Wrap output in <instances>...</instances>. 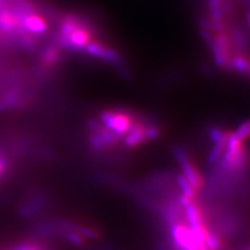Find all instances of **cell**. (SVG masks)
<instances>
[{
    "mask_svg": "<svg viewBox=\"0 0 250 250\" xmlns=\"http://www.w3.org/2000/svg\"><path fill=\"white\" fill-rule=\"evenodd\" d=\"M93 40V36L91 30L83 25V23L81 22L80 25H77L69 36L66 38V40L62 42L68 48L74 50H83Z\"/></svg>",
    "mask_w": 250,
    "mask_h": 250,
    "instance_id": "cell-1",
    "label": "cell"
},
{
    "mask_svg": "<svg viewBox=\"0 0 250 250\" xmlns=\"http://www.w3.org/2000/svg\"><path fill=\"white\" fill-rule=\"evenodd\" d=\"M21 18V26L26 33L33 35H43L48 29V24L42 16L36 13L23 15Z\"/></svg>",
    "mask_w": 250,
    "mask_h": 250,
    "instance_id": "cell-2",
    "label": "cell"
},
{
    "mask_svg": "<svg viewBox=\"0 0 250 250\" xmlns=\"http://www.w3.org/2000/svg\"><path fill=\"white\" fill-rule=\"evenodd\" d=\"M20 27H22L20 16L6 9L0 10V29L10 33Z\"/></svg>",
    "mask_w": 250,
    "mask_h": 250,
    "instance_id": "cell-3",
    "label": "cell"
},
{
    "mask_svg": "<svg viewBox=\"0 0 250 250\" xmlns=\"http://www.w3.org/2000/svg\"><path fill=\"white\" fill-rule=\"evenodd\" d=\"M66 239H67L69 243H71L72 245L77 246V247L83 246V243H84V238L82 237L81 234L78 233L77 231H75L74 229L68 230L66 232Z\"/></svg>",
    "mask_w": 250,
    "mask_h": 250,
    "instance_id": "cell-4",
    "label": "cell"
},
{
    "mask_svg": "<svg viewBox=\"0 0 250 250\" xmlns=\"http://www.w3.org/2000/svg\"><path fill=\"white\" fill-rule=\"evenodd\" d=\"M59 59V51L56 48H48L44 53V62L48 66L54 64Z\"/></svg>",
    "mask_w": 250,
    "mask_h": 250,
    "instance_id": "cell-5",
    "label": "cell"
},
{
    "mask_svg": "<svg viewBox=\"0 0 250 250\" xmlns=\"http://www.w3.org/2000/svg\"><path fill=\"white\" fill-rule=\"evenodd\" d=\"M29 245L30 244H21V245H19V246H17L16 248H14L13 250H27L28 249V247H29Z\"/></svg>",
    "mask_w": 250,
    "mask_h": 250,
    "instance_id": "cell-6",
    "label": "cell"
},
{
    "mask_svg": "<svg viewBox=\"0 0 250 250\" xmlns=\"http://www.w3.org/2000/svg\"><path fill=\"white\" fill-rule=\"evenodd\" d=\"M27 250H41V249H40V248H38L37 246H34V245H31V244H30Z\"/></svg>",
    "mask_w": 250,
    "mask_h": 250,
    "instance_id": "cell-7",
    "label": "cell"
},
{
    "mask_svg": "<svg viewBox=\"0 0 250 250\" xmlns=\"http://www.w3.org/2000/svg\"><path fill=\"white\" fill-rule=\"evenodd\" d=\"M2 171H3V163L1 160H0V174L2 173Z\"/></svg>",
    "mask_w": 250,
    "mask_h": 250,
    "instance_id": "cell-8",
    "label": "cell"
},
{
    "mask_svg": "<svg viewBox=\"0 0 250 250\" xmlns=\"http://www.w3.org/2000/svg\"><path fill=\"white\" fill-rule=\"evenodd\" d=\"M249 22H250V18H249Z\"/></svg>",
    "mask_w": 250,
    "mask_h": 250,
    "instance_id": "cell-9",
    "label": "cell"
},
{
    "mask_svg": "<svg viewBox=\"0 0 250 250\" xmlns=\"http://www.w3.org/2000/svg\"><path fill=\"white\" fill-rule=\"evenodd\" d=\"M0 10H1V9H0Z\"/></svg>",
    "mask_w": 250,
    "mask_h": 250,
    "instance_id": "cell-10",
    "label": "cell"
}]
</instances>
